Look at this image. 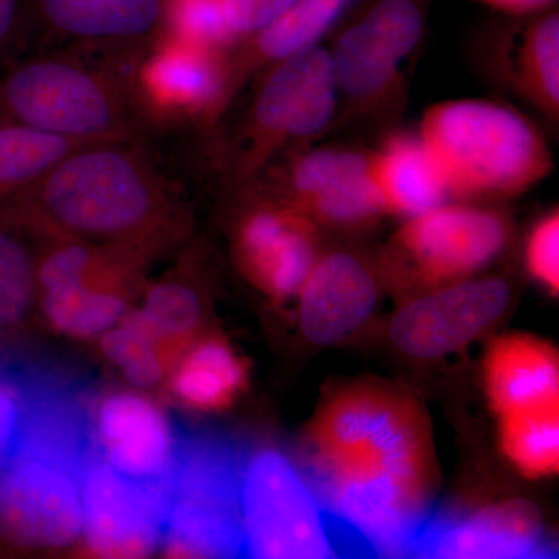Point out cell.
Returning <instances> with one entry per match:
<instances>
[{
    "instance_id": "52a82bcc",
    "label": "cell",
    "mask_w": 559,
    "mask_h": 559,
    "mask_svg": "<svg viewBox=\"0 0 559 559\" xmlns=\"http://www.w3.org/2000/svg\"><path fill=\"white\" fill-rule=\"evenodd\" d=\"M242 557L331 558L325 513L299 466L277 448L246 454L240 484Z\"/></svg>"
},
{
    "instance_id": "7c38bea8",
    "label": "cell",
    "mask_w": 559,
    "mask_h": 559,
    "mask_svg": "<svg viewBox=\"0 0 559 559\" xmlns=\"http://www.w3.org/2000/svg\"><path fill=\"white\" fill-rule=\"evenodd\" d=\"M83 530L92 554L102 558H143L160 547L170 500L168 484L123 476L94 454L81 480Z\"/></svg>"
},
{
    "instance_id": "d4e9b609",
    "label": "cell",
    "mask_w": 559,
    "mask_h": 559,
    "mask_svg": "<svg viewBox=\"0 0 559 559\" xmlns=\"http://www.w3.org/2000/svg\"><path fill=\"white\" fill-rule=\"evenodd\" d=\"M49 24L87 39L135 38L162 20V0H36Z\"/></svg>"
},
{
    "instance_id": "ac0fdd59",
    "label": "cell",
    "mask_w": 559,
    "mask_h": 559,
    "mask_svg": "<svg viewBox=\"0 0 559 559\" xmlns=\"http://www.w3.org/2000/svg\"><path fill=\"white\" fill-rule=\"evenodd\" d=\"M299 326L316 345H336L358 333L378 307L380 285L355 253L319 255L297 294Z\"/></svg>"
},
{
    "instance_id": "4316f807",
    "label": "cell",
    "mask_w": 559,
    "mask_h": 559,
    "mask_svg": "<svg viewBox=\"0 0 559 559\" xmlns=\"http://www.w3.org/2000/svg\"><path fill=\"white\" fill-rule=\"evenodd\" d=\"M87 145L94 143L0 120V204L28 189L62 157Z\"/></svg>"
},
{
    "instance_id": "9a60e30c",
    "label": "cell",
    "mask_w": 559,
    "mask_h": 559,
    "mask_svg": "<svg viewBox=\"0 0 559 559\" xmlns=\"http://www.w3.org/2000/svg\"><path fill=\"white\" fill-rule=\"evenodd\" d=\"M539 510L527 500L430 514L407 557L451 559L551 558Z\"/></svg>"
},
{
    "instance_id": "e575fe53",
    "label": "cell",
    "mask_w": 559,
    "mask_h": 559,
    "mask_svg": "<svg viewBox=\"0 0 559 559\" xmlns=\"http://www.w3.org/2000/svg\"><path fill=\"white\" fill-rule=\"evenodd\" d=\"M474 2L509 16L525 17L554 9L557 0H474Z\"/></svg>"
},
{
    "instance_id": "277c9868",
    "label": "cell",
    "mask_w": 559,
    "mask_h": 559,
    "mask_svg": "<svg viewBox=\"0 0 559 559\" xmlns=\"http://www.w3.org/2000/svg\"><path fill=\"white\" fill-rule=\"evenodd\" d=\"M245 459V452L223 437L179 433L160 543L168 557H241Z\"/></svg>"
},
{
    "instance_id": "83f0119b",
    "label": "cell",
    "mask_w": 559,
    "mask_h": 559,
    "mask_svg": "<svg viewBox=\"0 0 559 559\" xmlns=\"http://www.w3.org/2000/svg\"><path fill=\"white\" fill-rule=\"evenodd\" d=\"M500 447L506 457L532 479L559 469V406L514 412L500 417Z\"/></svg>"
},
{
    "instance_id": "d6986e66",
    "label": "cell",
    "mask_w": 559,
    "mask_h": 559,
    "mask_svg": "<svg viewBox=\"0 0 559 559\" xmlns=\"http://www.w3.org/2000/svg\"><path fill=\"white\" fill-rule=\"evenodd\" d=\"M138 81L140 100L162 119L215 116L227 105L224 51L167 35L140 66Z\"/></svg>"
},
{
    "instance_id": "f546056e",
    "label": "cell",
    "mask_w": 559,
    "mask_h": 559,
    "mask_svg": "<svg viewBox=\"0 0 559 559\" xmlns=\"http://www.w3.org/2000/svg\"><path fill=\"white\" fill-rule=\"evenodd\" d=\"M35 305L36 255L13 227L0 223V330L21 325Z\"/></svg>"
},
{
    "instance_id": "603a6c76",
    "label": "cell",
    "mask_w": 559,
    "mask_h": 559,
    "mask_svg": "<svg viewBox=\"0 0 559 559\" xmlns=\"http://www.w3.org/2000/svg\"><path fill=\"white\" fill-rule=\"evenodd\" d=\"M164 382L180 406L213 412L230 406L240 395L248 382V370L223 337L201 334L180 353Z\"/></svg>"
},
{
    "instance_id": "d590c367",
    "label": "cell",
    "mask_w": 559,
    "mask_h": 559,
    "mask_svg": "<svg viewBox=\"0 0 559 559\" xmlns=\"http://www.w3.org/2000/svg\"><path fill=\"white\" fill-rule=\"evenodd\" d=\"M22 20V0H0V50L16 39Z\"/></svg>"
},
{
    "instance_id": "cb8c5ba5",
    "label": "cell",
    "mask_w": 559,
    "mask_h": 559,
    "mask_svg": "<svg viewBox=\"0 0 559 559\" xmlns=\"http://www.w3.org/2000/svg\"><path fill=\"white\" fill-rule=\"evenodd\" d=\"M507 50V76L514 92L557 123L559 116V14L557 9L530 14Z\"/></svg>"
},
{
    "instance_id": "5bb4252c",
    "label": "cell",
    "mask_w": 559,
    "mask_h": 559,
    "mask_svg": "<svg viewBox=\"0 0 559 559\" xmlns=\"http://www.w3.org/2000/svg\"><path fill=\"white\" fill-rule=\"evenodd\" d=\"M280 202L316 224L359 229L385 215L374 183L370 154L342 146H320L297 154L280 175Z\"/></svg>"
},
{
    "instance_id": "2e32d148",
    "label": "cell",
    "mask_w": 559,
    "mask_h": 559,
    "mask_svg": "<svg viewBox=\"0 0 559 559\" xmlns=\"http://www.w3.org/2000/svg\"><path fill=\"white\" fill-rule=\"evenodd\" d=\"M94 452L123 476L168 484L179 433L160 406L140 392L109 390L91 404Z\"/></svg>"
},
{
    "instance_id": "44dd1931",
    "label": "cell",
    "mask_w": 559,
    "mask_h": 559,
    "mask_svg": "<svg viewBox=\"0 0 559 559\" xmlns=\"http://www.w3.org/2000/svg\"><path fill=\"white\" fill-rule=\"evenodd\" d=\"M358 0H296L289 9L237 44L227 61V102L253 70L319 46Z\"/></svg>"
},
{
    "instance_id": "8992f818",
    "label": "cell",
    "mask_w": 559,
    "mask_h": 559,
    "mask_svg": "<svg viewBox=\"0 0 559 559\" xmlns=\"http://www.w3.org/2000/svg\"><path fill=\"white\" fill-rule=\"evenodd\" d=\"M0 120L86 143L128 138L120 94L84 66L60 60L25 62L0 83Z\"/></svg>"
},
{
    "instance_id": "7a4b0ae2",
    "label": "cell",
    "mask_w": 559,
    "mask_h": 559,
    "mask_svg": "<svg viewBox=\"0 0 559 559\" xmlns=\"http://www.w3.org/2000/svg\"><path fill=\"white\" fill-rule=\"evenodd\" d=\"M117 143H94L62 157L0 204V223L38 240L91 242L148 260L179 237L182 215L148 162Z\"/></svg>"
},
{
    "instance_id": "f1b7e54d",
    "label": "cell",
    "mask_w": 559,
    "mask_h": 559,
    "mask_svg": "<svg viewBox=\"0 0 559 559\" xmlns=\"http://www.w3.org/2000/svg\"><path fill=\"white\" fill-rule=\"evenodd\" d=\"M103 358L138 389H153L165 381L170 362L157 342L143 329L134 310L98 337Z\"/></svg>"
},
{
    "instance_id": "1f68e13d",
    "label": "cell",
    "mask_w": 559,
    "mask_h": 559,
    "mask_svg": "<svg viewBox=\"0 0 559 559\" xmlns=\"http://www.w3.org/2000/svg\"><path fill=\"white\" fill-rule=\"evenodd\" d=\"M527 270L544 288L558 296L559 293V213L558 210L544 216L530 231L525 248Z\"/></svg>"
},
{
    "instance_id": "e0dca14e",
    "label": "cell",
    "mask_w": 559,
    "mask_h": 559,
    "mask_svg": "<svg viewBox=\"0 0 559 559\" xmlns=\"http://www.w3.org/2000/svg\"><path fill=\"white\" fill-rule=\"evenodd\" d=\"M235 255L242 274L266 296L293 299L319 259L318 224L283 202H261L238 224Z\"/></svg>"
},
{
    "instance_id": "30bf717a",
    "label": "cell",
    "mask_w": 559,
    "mask_h": 559,
    "mask_svg": "<svg viewBox=\"0 0 559 559\" xmlns=\"http://www.w3.org/2000/svg\"><path fill=\"white\" fill-rule=\"evenodd\" d=\"M426 0H366L330 50L340 100L367 109L392 94L425 35Z\"/></svg>"
},
{
    "instance_id": "484cf974",
    "label": "cell",
    "mask_w": 559,
    "mask_h": 559,
    "mask_svg": "<svg viewBox=\"0 0 559 559\" xmlns=\"http://www.w3.org/2000/svg\"><path fill=\"white\" fill-rule=\"evenodd\" d=\"M135 316L164 352L170 369L180 353L201 336L204 307L189 280H159L143 293Z\"/></svg>"
},
{
    "instance_id": "ba28073f",
    "label": "cell",
    "mask_w": 559,
    "mask_h": 559,
    "mask_svg": "<svg viewBox=\"0 0 559 559\" xmlns=\"http://www.w3.org/2000/svg\"><path fill=\"white\" fill-rule=\"evenodd\" d=\"M86 466L20 444L0 468V539L31 549H58L79 539Z\"/></svg>"
},
{
    "instance_id": "7402d4cb",
    "label": "cell",
    "mask_w": 559,
    "mask_h": 559,
    "mask_svg": "<svg viewBox=\"0 0 559 559\" xmlns=\"http://www.w3.org/2000/svg\"><path fill=\"white\" fill-rule=\"evenodd\" d=\"M369 154L385 212L412 218L450 201L447 180L418 132H396Z\"/></svg>"
},
{
    "instance_id": "4fadbf2b",
    "label": "cell",
    "mask_w": 559,
    "mask_h": 559,
    "mask_svg": "<svg viewBox=\"0 0 559 559\" xmlns=\"http://www.w3.org/2000/svg\"><path fill=\"white\" fill-rule=\"evenodd\" d=\"M510 301V285L502 278H466L429 289L395 312L390 341L411 358H444L491 329Z\"/></svg>"
},
{
    "instance_id": "836d02e7",
    "label": "cell",
    "mask_w": 559,
    "mask_h": 559,
    "mask_svg": "<svg viewBox=\"0 0 559 559\" xmlns=\"http://www.w3.org/2000/svg\"><path fill=\"white\" fill-rule=\"evenodd\" d=\"M294 2L296 0H224V5L231 27L242 39L260 31Z\"/></svg>"
},
{
    "instance_id": "4dcf8cb0",
    "label": "cell",
    "mask_w": 559,
    "mask_h": 559,
    "mask_svg": "<svg viewBox=\"0 0 559 559\" xmlns=\"http://www.w3.org/2000/svg\"><path fill=\"white\" fill-rule=\"evenodd\" d=\"M160 22L164 35L204 49L229 50L241 40L224 0H162Z\"/></svg>"
},
{
    "instance_id": "d6a6232c",
    "label": "cell",
    "mask_w": 559,
    "mask_h": 559,
    "mask_svg": "<svg viewBox=\"0 0 559 559\" xmlns=\"http://www.w3.org/2000/svg\"><path fill=\"white\" fill-rule=\"evenodd\" d=\"M25 418L24 390L0 381V468L20 443Z\"/></svg>"
},
{
    "instance_id": "ffe728a7",
    "label": "cell",
    "mask_w": 559,
    "mask_h": 559,
    "mask_svg": "<svg viewBox=\"0 0 559 559\" xmlns=\"http://www.w3.org/2000/svg\"><path fill=\"white\" fill-rule=\"evenodd\" d=\"M485 385L499 417L559 406L557 349L524 334L492 342L485 356Z\"/></svg>"
},
{
    "instance_id": "9c48e42d",
    "label": "cell",
    "mask_w": 559,
    "mask_h": 559,
    "mask_svg": "<svg viewBox=\"0 0 559 559\" xmlns=\"http://www.w3.org/2000/svg\"><path fill=\"white\" fill-rule=\"evenodd\" d=\"M510 224L496 210L444 204L407 218L392 240L396 275L433 289L473 277L502 252Z\"/></svg>"
},
{
    "instance_id": "3957f363",
    "label": "cell",
    "mask_w": 559,
    "mask_h": 559,
    "mask_svg": "<svg viewBox=\"0 0 559 559\" xmlns=\"http://www.w3.org/2000/svg\"><path fill=\"white\" fill-rule=\"evenodd\" d=\"M418 134L436 157L451 198L518 197L554 170L538 128L500 103H437L423 116Z\"/></svg>"
},
{
    "instance_id": "6da1fadb",
    "label": "cell",
    "mask_w": 559,
    "mask_h": 559,
    "mask_svg": "<svg viewBox=\"0 0 559 559\" xmlns=\"http://www.w3.org/2000/svg\"><path fill=\"white\" fill-rule=\"evenodd\" d=\"M300 473L326 521L380 557H407L432 514L439 466L407 393L358 382L331 393L305 432Z\"/></svg>"
},
{
    "instance_id": "8fae6325",
    "label": "cell",
    "mask_w": 559,
    "mask_h": 559,
    "mask_svg": "<svg viewBox=\"0 0 559 559\" xmlns=\"http://www.w3.org/2000/svg\"><path fill=\"white\" fill-rule=\"evenodd\" d=\"M340 105L330 50L316 46L272 64L250 114L252 156L322 134Z\"/></svg>"
},
{
    "instance_id": "5b68a950",
    "label": "cell",
    "mask_w": 559,
    "mask_h": 559,
    "mask_svg": "<svg viewBox=\"0 0 559 559\" xmlns=\"http://www.w3.org/2000/svg\"><path fill=\"white\" fill-rule=\"evenodd\" d=\"M145 263L123 249L75 240L50 242L36 264L44 319L73 340H98L132 310Z\"/></svg>"
}]
</instances>
